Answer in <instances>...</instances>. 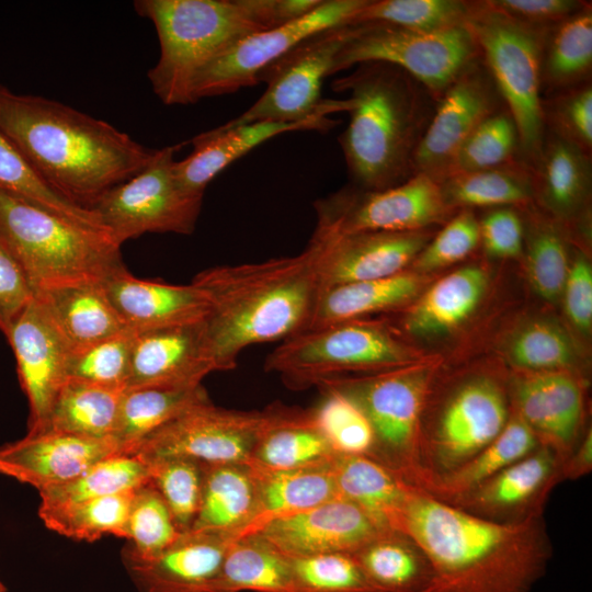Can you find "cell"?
I'll return each instance as SVG.
<instances>
[{
	"mask_svg": "<svg viewBox=\"0 0 592 592\" xmlns=\"http://www.w3.org/2000/svg\"><path fill=\"white\" fill-rule=\"evenodd\" d=\"M125 390L67 379L57 396L44 430L96 440H112Z\"/></svg>",
	"mask_w": 592,
	"mask_h": 592,
	"instance_id": "f35d334b",
	"label": "cell"
},
{
	"mask_svg": "<svg viewBox=\"0 0 592 592\" xmlns=\"http://www.w3.org/2000/svg\"><path fill=\"white\" fill-rule=\"evenodd\" d=\"M149 469L136 455L117 454L93 464L80 475L39 492L38 513L67 509L100 497L136 490L149 483Z\"/></svg>",
	"mask_w": 592,
	"mask_h": 592,
	"instance_id": "60d3db41",
	"label": "cell"
},
{
	"mask_svg": "<svg viewBox=\"0 0 592 592\" xmlns=\"http://www.w3.org/2000/svg\"><path fill=\"white\" fill-rule=\"evenodd\" d=\"M0 129L50 189L90 209L156 152L103 119L1 83Z\"/></svg>",
	"mask_w": 592,
	"mask_h": 592,
	"instance_id": "7a4b0ae2",
	"label": "cell"
},
{
	"mask_svg": "<svg viewBox=\"0 0 592 592\" xmlns=\"http://www.w3.org/2000/svg\"><path fill=\"white\" fill-rule=\"evenodd\" d=\"M136 331L125 329L71 353L68 379L126 389Z\"/></svg>",
	"mask_w": 592,
	"mask_h": 592,
	"instance_id": "816d5d0a",
	"label": "cell"
},
{
	"mask_svg": "<svg viewBox=\"0 0 592 592\" xmlns=\"http://www.w3.org/2000/svg\"><path fill=\"white\" fill-rule=\"evenodd\" d=\"M488 282L479 265L464 266L437 280L407 308L405 330L417 337H434L457 329L480 305Z\"/></svg>",
	"mask_w": 592,
	"mask_h": 592,
	"instance_id": "f546056e",
	"label": "cell"
},
{
	"mask_svg": "<svg viewBox=\"0 0 592 592\" xmlns=\"http://www.w3.org/2000/svg\"><path fill=\"white\" fill-rule=\"evenodd\" d=\"M542 57V81L570 87L587 77L592 66V10H580L549 29Z\"/></svg>",
	"mask_w": 592,
	"mask_h": 592,
	"instance_id": "7bdbcfd3",
	"label": "cell"
},
{
	"mask_svg": "<svg viewBox=\"0 0 592 592\" xmlns=\"http://www.w3.org/2000/svg\"><path fill=\"white\" fill-rule=\"evenodd\" d=\"M509 389L499 378L478 374L445 388H431L421 417L419 488L464 465L503 430L510 415Z\"/></svg>",
	"mask_w": 592,
	"mask_h": 592,
	"instance_id": "52a82bcc",
	"label": "cell"
},
{
	"mask_svg": "<svg viewBox=\"0 0 592 592\" xmlns=\"http://www.w3.org/2000/svg\"><path fill=\"white\" fill-rule=\"evenodd\" d=\"M519 147L517 128L510 113L494 112L465 140L455 158L451 175L511 162Z\"/></svg>",
	"mask_w": 592,
	"mask_h": 592,
	"instance_id": "db71d44e",
	"label": "cell"
},
{
	"mask_svg": "<svg viewBox=\"0 0 592 592\" xmlns=\"http://www.w3.org/2000/svg\"><path fill=\"white\" fill-rule=\"evenodd\" d=\"M192 282L209 300L203 331L215 372L234 369L249 345L306 330L321 292L308 246L293 257L206 269Z\"/></svg>",
	"mask_w": 592,
	"mask_h": 592,
	"instance_id": "3957f363",
	"label": "cell"
},
{
	"mask_svg": "<svg viewBox=\"0 0 592 592\" xmlns=\"http://www.w3.org/2000/svg\"><path fill=\"white\" fill-rule=\"evenodd\" d=\"M220 592H293L291 559L259 534L230 543L219 576Z\"/></svg>",
	"mask_w": 592,
	"mask_h": 592,
	"instance_id": "ab89813d",
	"label": "cell"
},
{
	"mask_svg": "<svg viewBox=\"0 0 592 592\" xmlns=\"http://www.w3.org/2000/svg\"><path fill=\"white\" fill-rule=\"evenodd\" d=\"M311 238L364 231H419L444 221L452 212L440 182L415 173L396 186L371 191L342 189L315 203Z\"/></svg>",
	"mask_w": 592,
	"mask_h": 592,
	"instance_id": "5bb4252c",
	"label": "cell"
},
{
	"mask_svg": "<svg viewBox=\"0 0 592 592\" xmlns=\"http://www.w3.org/2000/svg\"><path fill=\"white\" fill-rule=\"evenodd\" d=\"M136 490L38 514L48 528L72 539L94 542L104 534L126 538V524Z\"/></svg>",
	"mask_w": 592,
	"mask_h": 592,
	"instance_id": "f6af8a7d",
	"label": "cell"
},
{
	"mask_svg": "<svg viewBox=\"0 0 592 592\" xmlns=\"http://www.w3.org/2000/svg\"><path fill=\"white\" fill-rule=\"evenodd\" d=\"M209 400L202 384L191 387H140L123 394L112 440L119 454L133 455L151 433L190 407Z\"/></svg>",
	"mask_w": 592,
	"mask_h": 592,
	"instance_id": "d590c367",
	"label": "cell"
},
{
	"mask_svg": "<svg viewBox=\"0 0 592 592\" xmlns=\"http://www.w3.org/2000/svg\"><path fill=\"white\" fill-rule=\"evenodd\" d=\"M330 467L339 498L357 505L384 528L399 532L412 485L364 455L337 454Z\"/></svg>",
	"mask_w": 592,
	"mask_h": 592,
	"instance_id": "1f68e13d",
	"label": "cell"
},
{
	"mask_svg": "<svg viewBox=\"0 0 592 592\" xmlns=\"http://www.w3.org/2000/svg\"><path fill=\"white\" fill-rule=\"evenodd\" d=\"M367 0H322L309 13L250 34L205 67L193 86L194 102L259 83L261 72L306 38L351 24Z\"/></svg>",
	"mask_w": 592,
	"mask_h": 592,
	"instance_id": "9a60e30c",
	"label": "cell"
},
{
	"mask_svg": "<svg viewBox=\"0 0 592 592\" xmlns=\"http://www.w3.org/2000/svg\"><path fill=\"white\" fill-rule=\"evenodd\" d=\"M149 20L160 55L148 71L153 93L166 105L194 103L201 71L243 37L289 23L304 14L299 0H137Z\"/></svg>",
	"mask_w": 592,
	"mask_h": 592,
	"instance_id": "5b68a950",
	"label": "cell"
},
{
	"mask_svg": "<svg viewBox=\"0 0 592 592\" xmlns=\"http://www.w3.org/2000/svg\"><path fill=\"white\" fill-rule=\"evenodd\" d=\"M560 466L555 453L539 445L447 503L499 523H517L542 516L553 489L562 481Z\"/></svg>",
	"mask_w": 592,
	"mask_h": 592,
	"instance_id": "44dd1931",
	"label": "cell"
},
{
	"mask_svg": "<svg viewBox=\"0 0 592 592\" xmlns=\"http://www.w3.org/2000/svg\"><path fill=\"white\" fill-rule=\"evenodd\" d=\"M563 305L567 317L581 332L588 333L592 326V270L583 254L570 264L563 285Z\"/></svg>",
	"mask_w": 592,
	"mask_h": 592,
	"instance_id": "94428289",
	"label": "cell"
},
{
	"mask_svg": "<svg viewBox=\"0 0 592 592\" xmlns=\"http://www.w3.org/2000/svg\"><path fill=\"white\" fill-rule=\"evenodd\" d=\"M433 379L430 364H415L374 375L331 378L318 388H331L352 399L374 432L369 457L419 488V429Z\"/></svg>",
	"mask_w": 592,
	"mask_h": 592,
	"instance_id": "30bf717a",
	"label": "cell"
},
{
	"mask_svg": "<svg viewBox=\"0 0 592 592\" xmlns=\"http://www.w3.org/2000/svg\"><path fill=\"white\" fill-rule=\"evenodd\" d=\"M415 350L379 322L358 320L301 331L280 343L264 362L286 387L304 390L348 372H386L419 364Z\"/></svg>",
	"mask_w": 592,
	"mask_h": 592,
	"instance_id": "ba28073f",
	"label": "cell"
},
{
	"mask_svg": "<svg viewBox=\"0 0 592 592\" xmlns=\"http://www.w3.org/2000/svg\"><path fill=\"white\" fill-rule=\"evenodd\" d=\"M270 418L262 411L229 410L210 400L196 403L147 436L133 455L184 456L205 464L249 463Z\"/></svg>",
	"mask_w": 592,
	"mask_h": 592,
	"instance_id": "2e32d148",
	"label": "cell"
},
{
	"mask_svg": "<svg viewBox=\"0 0 592 592\" xmlns=\"http://www.w3.org/2000/svg\"><path fill=\"white\" fill-rule=\"evenodd\" d=\"M332 82L350 92V122L339 137L356 187L386 190L411 178L418 145L431 119L422 87L400 68L362 62Z\"/></svg>",
	"mask_w": 592,
	"mask_h": 592,
	"instance_id": "277c9868",
	"label": "cell"
},
{
	"mask_svg": "<svg viewBox=\"0 0 592 592\" xmlns=\"http://www.w3.org/2000/svg\"><path fill=\"white\" fill-rule=\"evenodd\" d=\"M488 5L523 24L548 30L585 3L574 0H488Z\"/></svg>",
	"mask_w": 592,
	"mask_h": 592,
	"instance_id": "91938a15",
	"label": "cell"
},
{
	"mask_svg": "<svg viewBox=\"0 0 592 592\" xmlns=\"http://www.w3.org/2000/svg\"><path fill=\"white\" fill-rule=\"evenodd\" d=\"M476 62L439 98L413 158V172L437 182L451 175L455 158L469 135L496 112L497 89Z\"/></svg>",
	"mask_w": 592,
	"mask_h": 592,
	"instance_id": "e0dca14e",
	"label": "cell"
},
{
	"mask_svg": "<svg viewBox=\"0 0 592 592\" xmlns=\"http://www.w3.org/2000/svg\"><path fill=\"white\" fill-rule=\"evenodd\" d=\"M102 282H72L33 293L71 353L127 329Z\"/></svg>",
	"mask_w": 592,
	"mask_h": 592,
	"instance_id": "83f0119b",
	"label": "cell"
},
{
	"mask_svg": "<svg viewBox=\"0 0 592 592\" xmlns=\"http://www.w3.org/2000/svg\"><path fill=\"white\" fill-rule=\"evenodd\" d=\"M423 285V275L406 270L389 277L346 283L323 289L306 330L358 320L371 314L403 307L419 296Z\"/></svg>",
	"mask_w": 592,
	"mask_h": 592,
	"instance_id": "d6a6232c",
	"label": "cell"
},
{
	"mask_svg": "<svg viewBox=\"0 0 592 592\" xmlns=\"http://www.w3.org/2000/svg\"><path fill=\"white\" fill-rule=\"evenodd\" d=\"M430 240L425 230L364 231L311 238L321 291L396 275L412 264Z\"/></svg>",
	"mask_w": 592,
	"mask_h": 592,
	"instance_id": "ffe728a7",
	"label": "cell"
},
{
	"mask_svg": "<svg viewBox=\"0 0 592 592\" xmlns=\"http://www.w3.org/2000/svg\"><path fill=\"white\" fill-rule=\"evenodd\" d=\"M508 389L512 411L562 464L585 432L584 389L579 377L561 371L517 372Z\"/></svg>",
	"mask_w": 592,
	"mask_h": 592,
	"instance_id": "d6986e66",
	"label": "cell"
},
{
	"mask_svg": "<svg viewBox=\"0 0 592 592\" xmlns=\"http://www.w3.org/2000/svg\"><path fill=\"white\" fill-rule=\"evenodd\" d=\"M592 470V430L587 429L582 437L560 466L561 480H577Z\"/></svg>",
	"mask_w": 592,
	"mask_h": 592,
	"instance_id": "be15d7a7",
	"label": "cell"
},
{
	"mask_svg": "<svg viewBox=\"0 0 592 592\" xmlns=\"http://www.w3.org/2000/svg\"><path fill=\"white\" fill-rule=\"evenodd\" d=\"M319 389L323 398L312 411L333 451L340 455L369 457L374 432L365 413L345 395L331 388Z\"/></svg>",
	"mask_w": 592,
	"mask_h": 592,
	"instance_id": "f907efd6",
	"label": "cell"
},
{
	"mask_svg": "<svg viewBox=\"0 0 592 592\" xmlns=\"http://www.w3.org/2000/svg\"><path fill=\"white\" fill-rule=\"evenodd\" d=\"M0 242L25 274L32 292L80 281H104L125 267L121 247L80 225L0 187Z\"/></svg>",
	"mask_w": 592,
	"mask_h": 592,
	"instance_id": "8992f818",
	"label": "cell"
},
{
	"mask_svg": "<svg viewBox=\"0 0 592 592\" xmlns=\"http://www.w3.org/2000/svg\"><path fill=\"white\" fill-rule=\"evenodd\" d=\"M231 542L209 532H184L158 556L128 560V568L140 592H220V570Z\"/></svg>",
	"mask_w": 592,
	"mask_h": 592,
	"instance_id": "d4e9b609",
	"label": "cell"
},
{
	"mask_svg": "<svg viewBox=\"0 0 592 592\" xmlns=\"http://www.w3.org/2000/svg\"><path fill=\"white\" fill-rule=\"evenodd\" d=\"M181 534L160 493L150 483L138 488L126 524V538L133 542L127 560L151 559Z\"/></svg>",
	"mask_w": 592,
	"mask_h": 592,
	"instance_id": "681fc988",
	"label": "cell"
},
{
	"mask_svg": "<svg viewBox=\"0 0 592 592\" xmlns=\"http://www.w3.org/2000/svg\"><path fill=\"white\" fill-rule=\"evenodd\" d=\"M257 483V509L243 536L266 524L338 498L331 465L320 468L271 470L250 464ZM242 536V537H243Z\"/></svg>",
	"mask_w": 592,
	"mask_h": 592,
	"instance_id": "836d02e7",
	"label": "cell"
},
{
	"mask_svg": "<svg viewBox=\"0 0 592 592\" xmlns=\"http://www.w3.org/2000/svg\"><path fill=\"white\" fill-rule=\"evenodd\" d=\"M471 2L459 0H367L351 24L377 23L434 32L466 23Z\"/></svg>",
	"mask_w": 592,
	"mask_h": 592,
	"instance_id": "bcb514c9",
	"label": "cell"
},
{
	"mask_svg": "<svg viewBox=\"0 0 592 592\" xmlns=\"http://www.w3.org/2000/svg\"><path fill=\"white\" fill-rule=\"evenodd\" d=\"M525 166L505 164L454 173L440 182L446 203L453 208L506 207L528 203L533 195V178Z\"/></svg>",
	"mask_w": 592,
	"mask_h": 592,
	"instance_id": "b9f144b4",
	"label": "cell"
},
{
	"mask_svg": "<svg viewBox=\"0 0 592 592\" xmlns=\"http://www.w3.org/2000/svg\"><path fill=\"white\" fill-rule=\"evenodd\" d=\"M355 30V24L332 27L296 45L261 72L259 82L266 83L264 93L247 111L223 125L299 123L349 112L353 105L349 98L322 100L321 87L325 78L333 75L335 58Z\"/></svg>",
	"mask_w": 592,
	"mask_h": 592,
	"instance_id": "7c38bea8",
	"label": "cell"
},
{
	"mask_svg": "<svg viewBox=\"0 0 592 592\" xmlns=\"http://www.w3.org/2000/svg\"><path fill=\"white\" fill-rule=\"evenodd\" d=\"M337 453L319 428L314 411L270 407V418L251 455L250 464L271 470L320 468Z\"/></svg>",
	"mask_w": 592,
	"mask_h": 592,
	"instance_id": "f1b7e54d",
	"label": "cell"
},
{
	"mask_svg": "<svg viewBox=\"0 0 592 592\" xmlns=\"http://www.w3.org/2000/svg\"><path fill=\"white\" fill-rule=\"evenodd\" d=\"M508 362L523 373L572 372L577 350L557 322L534 319L521 326L504 345Z\"/></svg>",
	"mask_w": 592,
	"mask_h": 592,
	"instance_id": "ee69618b",
	"label": "cell"
},
{
	"mask_svg": "<svg viewBox=\"0 0 592 592\" xmlns=\"http://www.w3.org/2000/svg\"><path fill=\"white\" fill-rule=\"evenodd\" d=\"M33 297L21 266L0 242V331L5 334Z\"/></svg>",
	"mask_w": 592,
	"mask_h": 592,
	"instance_id": "6125c7cd",
	"label": "cell"
},
{
	"mask_svg": "<svg viewBox=\"0 0 592 592\" xmlns=\"http://www.w3.org/2000/svg\"><path fill=\"white\" fill-rule=\"evenodd\" d=\"M119 454L112 440H96L54 430L27 433L0 446V474L38 491L66 482L93 464Z\"/></svg>",
	"mask_w": 592,
	"mask_h": 592,
	"instance_id": "603a6c76",
	"label": "cell"
},
{
	"mask_svg": "<svg viewBox=\"0 0 592 592\" xmlns=\"http://www.w3.org/2000/svg\"><path fill=\"white\" fill-rule=\"evenodd\" d=\"M352 556L379 592H426L431 584L428 557L401 532H383Z\"/></svg>",
	"mask_w": 592,
	"mask_h": 592,
	"instance_id": "8d00e7d4",
	"label": "cell"
},
{
	"mask_svg": "<svg viewBox=\"0 0 592 592\" xmlns=\"http://www.w3.org/2000/svg\"><path fill=\"white\" fill-rule=\"evenodd\" d=\"M7 591V588L4 587V584L0 581V592H5Z\"/></svg>",
	"mask_w": 592,
	"mask_h": 592,
	"instance_id": "e7e4bbea",
	"label": "cell"
},
{
	"mask_svg": "<svg viewBox=\"0 0 592 592\" xmlns=\"http://www.w3.org/2000/svg\"><path fill=\"white\" fill-rule=\"evenodd\" d=\"M399 532L419 545L431 563L426 592H531L553 551L543 515L493 522L414 486Z\"/></svg>",
	"mask_w": 592,
	"mask_h": 592,
	"instance_id": "6da1fadb",
	"label": "cell"
},
{
	"mask_svg": "<svg viewBox=\"0 0 592 592\" xmlns=\"http://www.w3.org/2000/svg\"><path fill=\"white\" fill-rule=\"evenodd\" d=\"M570 263L565 240L551 224L533 226L527 239V278L535 293L555 301L562 294Z\"/></svg>",
	"mask_w": 592,
	"mask_h": 592,
	"instance_id": "11a10c76",
	"label": "cell"
},
{
	"mask_svg": "<svg viewBox=\"0 0 592 592\" xmlns=\"http://www.w3.org/2000/svg\"><path fill=\"white\" fill-rule=\"evenodd\" d=\"M497 91L506 102L520 148L536 158L544 141V105L539 92L547 31L523 24L486 1L471 2L466 21Z\"/></svg>",
	"mask_w": 592,
	"mask_h": 592,
	"instance_id": "9c48e42d",
	"label": "cell"
},
{
	"mask_svg": "<svg viewBox=\"0 0 592 592\" xmlns=\"http://www.w3.org/2000/svg\"><path fill=\"white\" fill-rule=\"evenodd\" d=\"M141 459L148 465L149 483L167 503L180 532L191 531L202 496L204 463L184 456Z\"/></svg>",
	"mask_w": 592,
	"mask_h": 592,
	"instance_id": "7dc6e473",
	"label": "cell"
},
{
	"mask_svg": "<svg viewBox=\"0 0 592 592\" xmlns=\"http://www.w3.org/2000/svg\"><path fill=\"white\" fill-rule=\"evenodd\" d=\"M355 25L335 58L333 73L362 62H386L407 72L439 99L480 56L467 23L434 32L377 23Z\"/></svg>",
	"mask_w": 592,
	"mask_h": 592,
	"instance_id": "8fae6325",
	"label": "cell"
},
{
	"mask_svg": "<svg viewBox=\"0 0 592 592\" xmlns=\"http://www.w3.org/2000/svg\"><path fill=\"white\" fill-rule=\"evenodd\" d=\"M535 159L534 193L558 218L574 217L591 192L590 155L551 133Z\"/></svg>",
	"mask_w": 592,
	"mask_h": 592,
	"instance_id": "e575fe53",
	"label": "cell"
},
{
	"mask_svg": "<svg viewBox=\"0 0 592 592\" xmlns=\"http://www.w3.org/2000/svg\"><path fill=\"white\" fill-rule=\"evenodd\" d=\"M183 145L156 150L141 171L109 190L91 207L119 247L148 232H193L203 197L185 194L175 182L173 164Z\"/></svg>",
	"mask_w": 592,
	"mask_h": 592,
	"instance_id": "4fadbf2b",
	"label": "cell"
},
{
	"mask_svg": "<svg viewBox=\"0 0 592 592\" xmlns=\"http://www.w3.org/2000/svg\"><path fill=\"white\" fill-rule=\"evenodd\" d=\"M480 242L479 221L464 208L419 252L410 265L413 272L426 273L449 266L469 255Z\"/></svg>",
	"mask_w": 592,
	"mask_h": 592,
	"instance_id": "9f6ffc18",
	"label": "cell"
},
{
	"mask_svg": "<svg viewBox=\"0 0 592 592\" xmlns=\"http://www.w3.org/2000/svg\"><path fill=\"white\" fill-rule=\"evenodd\" d=\"M30 406L29 432L43 431L68 379L71 350L41 304L32 297L5 332Z\"/></svg>",
	"mask_w": 592,
	"mask_h": 592,
	"instance_id": "ac0fdd59",
	"label": "cell"
},
{
	"mask_svg": "<svg viewBox=\"0 0 592 592\" xmlns=\"http://www.w3.org/2000/svg\"><path fill=\"white\" fill-rule=\"evenodd\" d=\"M338 122L328 116L299 123L257 122L227 127L220 125L191 139L192 152L174 162L173 175L185 194L203 197L207 185L229 164L262 143L284 133L317 129L326 132Z\"/></svg>",
	"mask_w": 592,
	"mask_h": 592,
	"instance_id": "484cf974",
	"label": "cell"
},
{
	"mask_svg": "<svg viewBox=\"0 0 592 592\" xmlns=\"http://www.w3.org/2000/svg\"><path fill=\"white\" fill-rule=\"evenodd\" d=\"M553 133L590 155L592 147L591 84L577 87L559 96L547 113Z\"/></svg>",
	"mask_w": 592,
	"mask_h": 592,
	"instance_id": "6f0895ef",
	"label": "cell"
},
{
	"mask_svg": "<svg viewBox=\"0 0 592 592\" xmlns=\"http://www.w3.org/2000/svg\"><path fill=\"white\" fill-rule=\"evenodd\" d=\"M0 187L36 203L80 225L103 231L96 214L50 189L27 164L0 129Z\"/></svg>",
	"mask_w": 592,
	"mask_h": 592,
	"instance_id": "c3c4849f",
	"label": "cell"
},
{
	"mask_svg": "<svg viewBox=\"0 0 592 592\" xmlns=\"http://www.w3.org/2000/svg\"><path fill=\"white\" fill-rule=\"evenodd\" d=\"M257 483L247 463L205 464L198 511L191 531L232 540L243 536L257 509Z\"/></svg>",
	"mask_w": 592,
	"mask_h": 592,
	"instance_id": "4dcf8cb0",
	"label": "cell"
},
{
	"mask_svg": "<svg viewBox=\"0 0 592 592\" xmlns=\"http://www.w3.org/2000/svg\"><path fill=\"white\" fill-rule=\"evenodd\" d=\"M289 559L293 592H379L352 554H322Z\"/></svg>",
	"mask_w": 592,
	"mask_h": 592,
	"instance_id": "f5cc1de1",
	"label": "cell"
},
{
	"mask_svg": "<svg viewBox=\"0 0 592 592\" xmlns=\"http://www.w3.org/2000/svg\"><path fill=\"white\" fill-rule=\"evenodd\" d=\"M213 372L203 321L136 331L126 389L197 386Z\"/></svg>",
	"mask_w": 592,
	"mask_h": 592,
	"instance_id": "cb8c5ba5",
	"label": "cell"
},
{
	"mask_svg": "<svg viewBox=\"0 0 592 592\" xmlns=\"http://www.w3.org/2000/svg\"><path fill=\"white\" fill-rule=\"evenodd\" d=\"M539 443L526 423L513 411L503 430L487 446L455 470L432 480L423 490L448 502L514 462L526 456Z\"/></svg>",
	"mask_w": 592,
	"mask_h": 592,
	"instance_id": "74e56055",
	"label": "cell"
},
{
	"mask_svg": "<svg viewBox=\"0 0 592 592\" xmlns=\"http://www.w3.org/2000/svg\"><path fill=\"white\" fill-rule=\"evenodd\" d=\"M357 505L334 498L307 511L275 520L258 533L285 556L353 554L383 532Z\"/></svg>",
	"mask_w": 592,
	"mask_h": 592,
	"instance_id": "7402d4cb",
	"label": "cell"
},
{
	"mask_svg": "<svg viewBox=\"0 0 592 592\" xmlns=\"http://www.w3.org/2000/svg\"><path fill=\"white\" fill-rule=\"evenodd\" d=\"M479 231L480 242L489 255L509 259L522 253L523 223L513 209L499 207L490 210L479 221Z\"/></svg>",
	"mask_w": 592,
	"mask_h": 592,
	"instance_id": "680465c9",
	"label": "cell"
},
{
	"mask_svg": "<svg viewBox=\"0 0 592 592\" xmlns=\"http://www.w3.org/2000/svg\"><path fill=\"white\" fill-rule=\"evenodd\" d=\"M102 283L123 322L135 331L200 322L209 311L206 293L193 282L174 285L140 280L124 267Z\"/></svg>",
	"mask_w": 592,
	"mask_h": 592,
	"instance_id": "4316f807",
	"label": "cell"
}]
</instances>
